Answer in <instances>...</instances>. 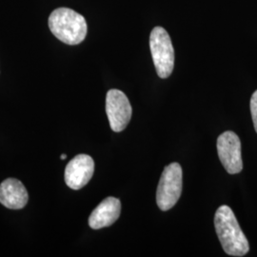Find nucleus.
<instances>
[{"label":"nucleus","mask_w":257,"mask_h":257,"mask_svg":"<svg viewBox=\"0 0 257 257\" xmlns=\"http://www.w3.org/2000/svg\"><path fill=\"white\" fill-rule=\"evenodd\" d=\"M214 227L225 252L231 256H244L249 250L248 239L239 226L233 211L223 205L214 215Z\"/></svg>","instance_id":"f257e3e1"},{"label":"nucleus","mask_w":257,"mask_h":257,"mask_svg":"<svg viewBox=\"0 0 257 257\" xmlns=\"http://www.w3.org/2000/svg\"><path fill=\"white\" fill-rule=\"evenodd\" d=\"M49 28L57 39L68 45L81 43L87 36V22L84 17L69 8H58L49 17Z\"/></svg>","instance_id":"f03ea898"},{"label":"nucleus","mask_w":257,"mask_h":257,"mask_svg":"<svg viewBox=\"0 0 257 257\" xmlns=\"http://www.w3.org/2000/svg\"><path fill=\"white\" fill-rule=\"evenodd\" d=\"M183 187L182 168L178 163L165 167L156 191V203L161 211H169L178 202Z\"/></svg>","instance_id":"7ed1b4c3"},{"label":"nucleus","mask_w":257,"mask_h":257,"mask_svg":"<svg viewBox=\"0 0 257 257\" xmlns=\"http://www.w3.org/2000/svg\"><path fill=\"white\" fill-rule=\"evenodd\" d=\"M150 49L158 76L168 78L175 67V50L164 28L153 29L150 36Z\"/></svg>","instance_id":"20e7f679"},{"label":"nucleus","mask_w":257,"mask_h":257,"mask_svg":"<svg viewBox=\"0 0 257 257\" xmlns=\"http://www.w3.org/2000/svg\"><path fill=\"white\" fill-rule=\"evenodd\" d=\"M106 112L113 132L120 133L125 130L133 113L127 95L116 89L110 90L106 96Z\"/></svg>","instance_id":"39448f33"},{"label":"nucleus","mask_w":257,"mask_h":257,"mask_svg":"<svg viewBox=\"0 0 257 257\" xmlns=\"http://www.w3.org/2000/svg\"><path fill=\"white\" fill-rule=\"evenodd\" d=\"M217 153L221 163L230 175L239 174L243 169L241 142L233 132H225L217 138Z\"/></svg>","instance_id":"423d86ee"},{"label":"nucleus","mask_w":257,"mask_h":257,"mask_svg":"<svg viewBox=\"0 0 257 257\" xmlns=\"http://www.w3.org/2000/svg\"><path fill=\"white\" fill-rule=\"evenodd\" d=\"M94 172L93 159L88 155H78L66 166L65 182L73 190H80L90 182Z\"/></svg>","instance_id":"0eeeda50"},{"label":"nucleus","mask_w":257,"mask_h":257,"mask_svg":"<svg viewBox=\"0 0 257 257\" xmlns=\"http://www.w3.org/2000/svg\"><path fill=\"white\" fill-rule=\"evenodd\" d=\"M121 202L115 197H107L91 213L89 225L92 230L109 227L119 218Z\"/></svg>","instance_id":"6e6552de"},{"label":"nucleus","mask_w":257,"mask_h":257,"mask_svg":"<svg viewBox=\"0 0 257 257\" xmlns=\"http://www.w3.org/2000/svg\"><path fill=\"white\" fill-rule=\"evenodd\" d=\"M27 190L21 181L8 178L0 184V203L11 210H20L27 205Z\"/></svg>","instance_id":"1a4fd4ad"},{"label":"nucleus","mask_w":257,"mask_h":257,"mask_svg":"<svg viewBox=\"0 0 257 257\" xmlns=\"http://www.w3.org/2000/svg\"><path fill=\"white\" fill-rule=\"evenodd\" d=\"M250 112H251L253 126L257 133V90L252 93V96L250 99Z\"/></svg>","instance_id":"9d476101"},{"label":"nucleus","mask_w":257,"mask_h":257,"mask_svg":"<svg viewBox=\"0 0 257 257\" xmlns=\"http://www.w3.org/2000/svg\"><path fill=\"white\" fill-rule=\"evenodd\" d=\"M66 157H67V156H66L65 154L61 155V156H60V158H61V159H66Z\"/></svg>","instance_id":"9b49d317"}]
</instances>
